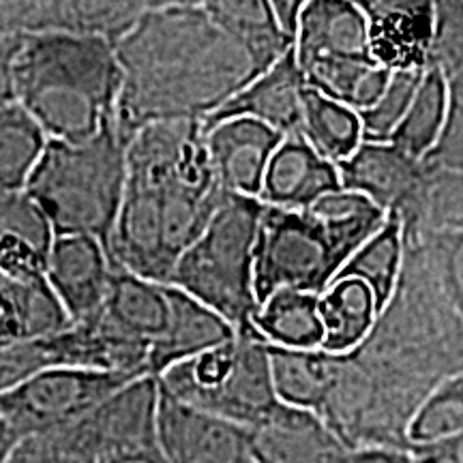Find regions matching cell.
<instances>
[{"instance_id":"44","label":"cell","mask_w":463,"mask_h":463,"mask_svg":"<svg viewBox=\"0 0 463 463\" xmlns=\"http://www.w3.org/2000/svg\"><path fill=\"white\" fill-rule=\"evenodd\" d=\"M270 3H273L277 17H279L283 28H286V31L294 37V33H297L298 17H300V14H303L305 5L309 3V0H270Z\"/></svg>"},{"instance_id":"43","label":"cell","mask_w":463,"mask_h":463,"mask_svg":"<svg viewBox=\"0 0 463 463\" xmlns=\"http://www.w3.org/2000/svg\"><path fill=\"white\" fill-rule=\"evenodd\" d=\"M341 463H414L408 450L399 449H356L347 450Z\"/></svg>"},{"instance_id":"35","label":"cell","mask_w":463,"mask_h":463,"mask_svg":"<svg viewBox=\"0 0 463 463\" xmlns=\"http://www.w3.org/2000/svg\"><path fill=\"white\" fill-rule=\"evenodd\" d=\"M403 241L420 247L439 289L463 317V230L427 232L416 239Z\"/></svg>"},{"instance_id":"29","label":"cell","mask_w":463,"mask_h":463,"mask_svg":"<svg viewBox=\"0 0 463 463\" xmlns=\"http://www.w3.org/2000/svg\"><path fill=\"white\" fill-rule=\"evenodd\" d=\"M403 253V223L397 215H389L386 223L347 260L337 279L339 277H356L367 283L372 288L378 309L382 311L395 292L399 275H402Z\"/></svg>"},{"instance_id":"11","label":"cell","mask_w":463,"mask_h":463,"mask_svg":"<svg viewBox=\"0 0 463 463\" xmlns=\"http://www.w3.org/2000/svg\"><path fill=\"white\" fill-rule=\"evenodd\" d=\"M159 378L142 375L109 395L65 431L97 461L108 455L159 449Z\"/></svg>"},{"instance_id":"19","label":"cell","mask_w":463,"mask_h":463,"mask_svg":"<svg viewBox=\"0 0 463 463\" xmlns=\"http://www.w3.org/2000/svg\"><path fill=\"white\" fill-rule=\"evenodd\" d=\"M99 317L116 333L144 344L153 352L170 333L174 286L144 279L114 266V277Z\"/></svg>"},{"instance_id":"41","label":"cell","mask_w":463,"mask_h":463,"mask_svg":"<svg viewBox=\"0 0 463 463\" xmlns=\"http://www.w3.org/2000/svg\"><path fill=\"white\" fill-rule=\"evenodd\" d=\"M408 453L414 463H463V431L430 444H414Z\"/></svg>"},{"instance_id":"16","label":"cell","mask_w":463,"mask_h":463,"mask_svg":"<svg viewBox=\"0 0 463 463\" xmlns=\"http://www.w3.org/2000/svg\"><path fill=\"white\" fill-rule=\"evenodd\" d=\"M347 449L311 410L279 403L249 427L251 463H341Z\"/></svg>"},{"instance_id":"46","label":"cell","mask_w":463,"mask_h":463,"mask_svg":"<svg viewBox=\"0 0 463 463\" xmlns=\"http://www.w3.org/2000/svg\"><path fill=\"white\" fill-rule=\"evenodd\" d=\"M174 7H202V0H146V9H174Z\"/></svg>"},{"instance_id":"14","label":"cell","mask_w":463,"mask_h":463,"mask_svg":"<svg viewBox=\"0 0 463 463\" xmlns=\"http://www.w3.org/2000/svg\"><path fill=\"white\" fill-rule=\"evenodd\" d=\"M48 283L73 324L101 314L114 264L106 245L95 236H56L48 260Z\"/></svg>"},{"instance_id":"4","label":"cell","mask_w":463,"mask_h":463,"mask_svg":"<svg viewBox=\"0 0 463 463\" xmlns=\"http://www.w3.org/2000/svg\"><path fill=\"white\" fill-rule=\"evenodd\" d=\"M123 90L116 45L99 34H24L14 58V95L48 140L84 142L116 123Z\"/></svg>"},{"instance_id":"20","label":"cell","mask_w":463,"mask_h":463,"mask_svg":"<svg viewBox=\"0 0 463 463\" xmlns=\"http://www.w3.org/2000/svg\"><path fill=\"white\" fill-rule=\"evenodd\" d=\"M341 187L339 167L324 159L303 133L286 136L266 170L260 200L266 206L307 208Z\"/></svg>"},{"instance_id":"25","label":"cell","mask_w":463,"mask_h":463,"mask_svg":"<svg viewBox=\"0 0 463 463\" xmlns=\"http://www.w3.org/2000/svg\"><path fill=\"white\" fill-rule=\"evenodd\" d=\"M324 324L322 350L347 354L363 344L378 320L380 309L372 288L356 277H339L320 294Z\"/></svg>"},{"instance_id":"21","label":"cell","mask_w":463,"mask_h":463,"mask_svg":"<svg viewBox=\"0 0 463 463\" xmlns=\"http://www.w3.org/2000/svg\"><path fill=\"white\" fill-rule=\"evenodd\" d=\"M54 239L48 217L26 191L0 195V273L26 283L48 281Z\"/></svg>"},{"instance_id":"36","label":"cell","mask_w":463,"mask_h":463,"mask_svg":"<svg viewBox=\"0 0 463 463\" xmlns=\"http://www.w3.org/2000/svg\"><path fill=\"white\" fill-rule=\"evenodd\" d=\"M425 71H392L384 95L373 108L358 112L363 123V142H389L403 116L408 114Z\"/></svg>"},{"instance_id":"6","label":"cell","mask_w":463,"mask_h":463,"mask_svg":"<svg viewBox=\"0 0 463 463\" xmlns=\"http://www.w3.org/2000/svg\"><path fill=\"white\" fill-rule=\"evenodd\" d=\"M127 144L118 123L84 142L48 140L24 191L56 236H95L108 249L125 195Z\"/></svg>"},{"instance_id":"12","label":"cell","mask_w":463,"mask_h":463,"mask_svg":"<svg viewBox=\"0 0 463 463\" xmlns=\"http://www.w3.org/2000/svg\"><path fill=\"white\" fill-rule=\"evenodd\" d=\"M337 167L341 187L397 215L403 228L416 222L427 184L425 161L410 157L391 142H363Z\"/></svg>"},{"instance_id":"17","label":"cell","mask_w":463,"mask_h":463,"mask_svg":"<svg viewBox=\"0 0 463 463\" xmlns=\"http://www.w3.org/2000/svg\"><path fill=\"white\" fill-rule=\"evenodd\" d=\"M367 14L369 48L389 71H427L433 42V0H382Z\"/></svg>"},{"instance_id":"22","label":"cell","mask_w":463,"mask_h":463,"mask_svg":"<svg viewBox=\"0 0 463 463\" xmlns=\"http://www.w3.org/2000/svg\"><path fill=\"white\" fill-rule=\"evenodd\" d=\"M202 9L249 52L262 71L294 45V37L283 28L270 0H202Z\"/></svg>"},{"instance_id":"13","label":"cell","mask_w":463,"mask_h":463,"mask_svg":"<svg viewBox=\"0 0 463 463\" xmlns=\"http://www.w3.org/2000/svg\"><path fill=\"white\" fill-rule=\"evenodd\" d=\"M157 438L167 463H251L249 427L194 408L161 384Z\"/></svg>"},{"instance_id":"48","label":"cell","mask_w":463,"mask_h":463,"mask_svg":"<svg viewBox=\"0 0 463 463\" xmlns=\"http://www.w3.org/2000/svg\"><path fill=\"white\" fill-rule=\"evenodd\" d=\"M354 3H356L358 7H361L363 11H369L372 7H375V5H378V3H382V0H354Z\"/></svg>"},{"instance_id":"32","label":"cell","mask_w":463,"mask_h":463,"mask_svg":"<svg viewBox=\"0 0 463 463\" xmlns=\"http://www.w3.org/2000/svg\"><path fill=\"white\" fill-rule=\"evenodd\" d=\"M146 11V0H56L54 31L99 34L116 43Z\"/></svg>"},{"instance_id":"27","label":"cell","mask_w":463,"mask_h":463,"mask_svg":"<svg viewBox=\"0 0 463 463\" xmlns=\"http://www.w3.org/2000/svg\"><path fill=\"white\" fill-rule=\"evenodd\" d=\"M270 372L277 399L294 408L320 412L333 382L335 354L317 350H294L269 344Z\"/></svg>"},{"instance_id":"39","label":"cell","mask_w":463,"mask_h":463,"mask_svg":"<svg viewBox=\"0 0 463 463\" xmlns=\"http://www.w3.org/2000/svg\"><path fill=\"white\" fill-rule=\"evenodd\" d=\"M5 463H97L65 431L17 439Z\"/></svg>"},{"instance_id":"49","label":"cell","mask_w":463,"mask_h":463,"mask_svg":"<svg viewBox=\"0 0 463 463\" xmlns=\"http://www.w3.org/2000/svg\"><path fill=\"white\" fill-rule=\"evenodd\" d=\"M0 431H3V422H0Z\"/></svg>"},{"instance_id":"37","label":"cell","mask_w":463,"mask_h":463,"mask_svg":"<svg viewBox=\"0 0 463 463\" xmlns=\"http://www.w3.org/2000/svg\"><path fill=\"white\" fill-rule=\"evenodd\" d=\"M433 9L430 69H438L449 80L463 71V0H433Z\"/></svg>"},{"instance_id":"40","label":"cell","mask_w":463,"mask_h":463,"mask_svg":"<svg viewBox=\"0 0 463 463\" xmlns=\"http://www.w3.org/2000/svg\"><path fill=\"white\" fill-rule=\"evenodd\" d=\"M54 28L56 0H0V42Z\"/></svg>"},{"instance_id":"18","label":"cell","mask_w":463,"mask_h":463,"mask_svg":"<svg viewBox=\"0 0 463 463\" xmlns=\"http://www.w3.org/2000/svg\"><path fill=\"white\" fill-rule=\"evenodd\" d=\"M307 82L294 54V45L273 67L236 92L222 109L202 120L204 127L228 118H256L283 136H297L303 129V95Z\"/></svg>"},{"instance_id":"3","label":"cell","mask_w":463,"mask_h":463,"mask_svg":"<svg viewBox=\"0 0 463 463\" xmlns=\"http://www.w3.org/2000/svg\"><path fill=\"white\" fill-rule=\"evenodd\" d=\"M114 45L123 69L116 123L127 142L155 123L206 120L264 73L202 7L146 9Z\"/></svg>"},{"instance_id":"24","label":"cell","mask_w":463,"mask_h":463,"mask_svg":"<svg viewBox=\"0 0 463 463\" xmlns=\"http://www.w3.org/2000/svg\"><path fill=\"white\" fill-rule=\"evenodd\" d=\"M50 283H26L0 273V347L71 326Z\"/></svg>"},{"instance_id":"9","label":"cell","mask_w":463,"mask_h":463,"mask_svg":"<svg viewBox=\"0 0 463 463\" xmlns=\"http://www.w3.org/2000/svg\"><path fill=\"white\" fill-rule=\"evenodd\" d=\"M159 384L181 402L251 427L281 402L270 372L269 344L258 331L236 333L225 344L176 363Z\"/></svg>"},{"instance_id":"47","label":"cell","mask_w":463,"mask_h":463,"mask_svg":"<svg viewBox=\"0 0 463 463\" xmlns=\"http://www.w3.org/2000/svg\"><path fill=\"white\" fill-rule=\"evenodd\" d=\"M14 444H15V439L9 436L7 431H0V463H5L7 461V457H9V453H11V449H14Z\"/></svg>"},{"instance_id":"38","label":"cell","mask_w":463,"mask_h":463,"mask_svg":"<svg viewBox=\"0 0 463 463\" xmlns=\"http://www.w3.org/2000/svg\"><path fill=\"white\" fill-rule=\"evenodd\" d=\"M447 82V118H444V127L442 133H439L438 144L422 161L436 167L463 172V71L455 73Z\"/></svg>"},{"instance_id":"10","label":"cell","mask_w":463,"mask_h":463,"mask_svg":"<svg viewBox=\"0 0 463 463\" xmlns=\"http://www.w3.org/2000/svg\"><path fill=\"white\" fill-rule=\"evenodd\" d=\"M136 378L142 375L82 367L48 369L0 395V422L15 442L56 433Z\"/></svg>"},{"instance_id":"28","label":"cell","mask_w":463,"mask_h":463,"mask_svg":"<svg viewBox=\"0 0 463 463\" xmlns=\"http://www.w3.org/2000/svg\"><path fill=\"white\" fill-rule=\"evenodd\" d=\"M303 137L324 159L339 165L363 144V123L356 109L307 86L303 95Z\"/></svg>"},{"instance_id":"30","label":"cell","mask_w":463,"mask_h":463,"mask_svg":"<svg viewBox=\"0 0 463 463\" xmlns=\"http://www.w3.org/2000/svg\"><path fill=\"white\" fill-rule=\"evenodd\" d=\"M48 136L17 103L0 108V195L24 191Z\"/></svg>"},{"instance_id":"26","label":"cell","mask_w":463,"mask_h":463,"mask_svg":"<svg viewBox=\"0 0 463 463\" xmlns=\"http://www.w3.org/2000/svg\"><path fill=\"white\" fill-rule=\"evenodd\" d=\"M253 326L270 345L317 350L324 341L320 294L279 289L260 305Z\"/></svg>"},{"instance_id":"15","label":"cell","mask_w":463,"mask_h":463,"mask_svg":"<svg viewBox=\"0 0 463 463\" xmlns=\"http://www.w3.org/2000/svg\"><path fill=\"white\" fill-rule=\"evenodd\" d=\"M213 170L225 194L258 198L266 170L286 136L256 118H228L204 127Z\"/></svg>"},{"instance_id":"2","label":"cell","mask_w":463,"mask_h":463,"mask_svg":"<svg viewBox=\"0 0 463 463\" xmlns=\"http://www.w3.org/2000/svg\"><path fill=\"white\" fill-rule=\"evenodd\" d=\"M202 120L155 123L127 144V184L108 241L116 269L170 283L178 260L225 200Z\"/></svg>"},{"instance_id":"42","label":"cell","mask_w":463,"mask_h":463,"mask_svg":"<svg viewBox=\"0 0 463 463\" xmlns=\"http://www.w3.org/2000/svg\"><path fill=\"white\" fill-rule=\"evenodd\" d=\"M20 39H5V42H0V108L15 103L14 58L17 45H20Z\"/></svg>"},{"instance_id":"34","label":"cell","mask_w":463,"mask_h":463,"mask_svg":"<svg viewBox=\"0 0 463 463\" xmlns=\"http://www.w3.org/2000/svg\"><path fill=\"white\" fill-rule=\"evenodd\" d=\"M463 431V373L455 375L438 386L419 412L414 414L408 430L410 447L430 444L436 439Z\"/></svg>"},{"instance_id":"5","label":"cell","mask_w":463,"mask_h":463,"mask_svg":"<svg viewBox=\"0 0 463 463\" xmlns=\"http://www.w3.org/2000/svg\"><path fill=\"white\" fill-rule=\"evenodd\" d=\"M386 219L389 213L347 189L307 208L264 204L253 264L258 303L279 289L324 294Z\"/></svg>"},{"instance_id":"7","label":"cell","mask_w":463,"mask_h":463,"mask_svg":"<svg viewBox=\"0 0 463 463\" xmlns=\"http://www.w3.org/2000/svg\"><path fill=\"white\" fill-rule=\"evenodd\" d=\"M262 213V200L225 195L204 232L178 260L170 279V286L215 311L236 333L256 331L253 317L260 303L253 264Z\"/></svg>"},{"instance_id":"8","label":"cell","mask_w":463,"mask_h":463,"mask_svg":"<svg viewBox=\"0 0 463 463\" xmlns=\"http://www.w3.org/2000/svg\"><path fill=\"white\" fill-rule=\"evenodd\" d=\"M294 54L309 89L364 112L373 108L392 71L369 48L367 14L354 0H309L294 33Z\"/></svg>"},{"instance_id":"1","label":"cell","mask_w":463,"mask_h":463,"mask_svg":"<svg viewBox=\"0 0 463 463\" xmlns=\"http://www.w3.org/2000/svg\"><path fill=\"white\" fill-rule=\"evenodd\" d=\"M463 373V317L439 289L420 247L405 241L395 292L361 345L335 354L317 416L350 450H408L425 399Z\"/></svg>"},{"instance_id":"31","label":"cell","mask_w":463,"mask_h":463,"mask_svg":"<svg viewBox=\"0 0 463 463\" xmlns=\"http://www.w3.org/2000/svg\"><path fill=\"white\" fill-rule=\"evenodd\" d=\"M449 106V82L442 71L427 69L422 82L416 90L408 114L403 116L402 125L391 136V144L402 148L414 159H425L431 153L442 133L444 118Z\"/></svg>"},{"instance_id":"33","label":"cell","mask_w":463,"mask_h":463,"mask_svg":"<svg viewBox=\"0 0 463 463\" xmlns=\"http://www.w3.org/2000/svg\"><path fill=\"white\" fill-rule=\"evenodd\" d=\"M427 165V184L420 213L403 239H416L427 232L463 230V172Z\"/></svg>"},{"instance_id":"45","label":"cell","mask_w":463,"mask_h":463,"mask_svg":"<svg viewBox=\"0 0 463 463\" xmlns=\"http://www.w3.org/2000/svg\"><path fill=\"white\" fill-rule=\"evenodd\" d=\"M97 463H167L161 449L153 450H133V453H118L108 455Z\"/></svg>"},{"instance_id":"23","label":"cell","mask_w":463,"mask_h":463,"mask_svg":"<svg viewBox=\"0 0 463 463\" xmlns=\"http://www.w3.org/2000/svg\"><path fill=\"white\" fill-rule=\"evenodd\" d=\"M236 337V328L195 300L184 289L174 286V317L167 337L150 352V375L159 378L176 363L187 361Z\"/></svg>"}]
</instances>
